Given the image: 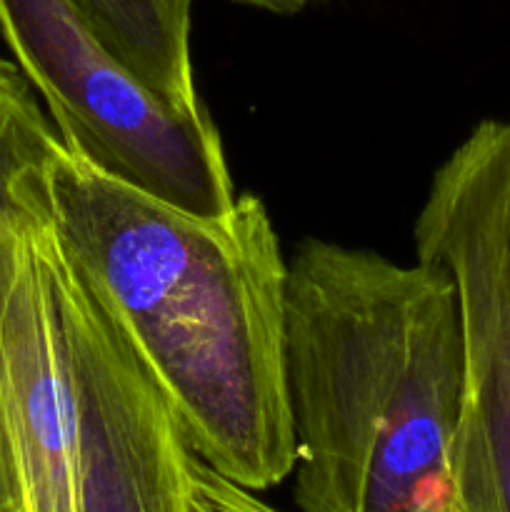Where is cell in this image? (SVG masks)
I'll return each instance as SVG.
<instances>
[{
  "label": "cell",
  "instance_id": "obj_1",
  "mask_svg": "<svg viewBox=\"0 0 510 512\" xmlns=\"http://www.w3.org/2000/svg\"><path fill=\"white\" fill-rule=\"evenodd\" d=\"M20 185L163 390L190 453L253 493L288 480V260L263 200L195 215L63 143Z\"/></svg>",
  "mask_w": 510,
  "mask_h": 512
},
{
  "label": "cell",
  "instance_id": "obj_2",
  "mask_svg": "<svg viewBox=\"0 0 510 512\" xmlns=\"http://www.w3.org/2000/svg\"><path fill=\"white\" fill-rule=\"evenodd\" d=\"M298 512H435L465 398L453 275L308 238L288 263Z\"/></svg>",
  "mask_w": 510,
  "mask_h": 512
},
{
  "label": "cell",
  "instance_id": "obj_3",
  "mask_svg": "<svg viewBox=\"0 0 510 512\" xmlns=\"http://www.w3.org/2000/svg\"><path fill=\"white\" fill-rule=\"evenodd\" d=\"M0 33L70 153L188 213L220 215L235 203L208 110L180 113L163 103L70 0H0Z\"/></svg>",
  "mask_w": 510,
  "mask_h": 512
},
{
  "label": "cell",
  "instance_id": "obj_4",
  "mask_svg": "<svg viewBox=\"0 0 510 512\" xmlns=\"http://www.w3.org/2000/svg\"><path fill=\"white\" fill-rule=\"evenodd\" d=\"M505 123L483 120L435 170L415 220L418 258L453 275L465 398L435 512H510V260Z\"/></svg>",
  "mask_w": 510,
  "mask_h": 512
},
{
  "label": "cell",
  "instance_id": "obj_5",
  "mask_svg": "<svg viewBox=\"0 0 510 512\" xmlns=\"http://www.w3.org/2000/svg\"><path fill=\"white\" fill-rule=\"evenodd\" d=\"M50 238L78 405L80 512H195L193 453L163 390Z\"/></svg>",
  "mask_w": 510,
  "mask_h": 512
},
{
  "label": "cell",
  "instance_id": "obj_6",
  "mask_svg": "<svg viewBox=\"0 0 510 512\" xmlns=\"http://www.w3.org/2000/svg\"><path fill=\"white\" fill-rule=\"evenodd\" d=\"M33 213L0 230V420L23 512H80L78 405L50 225Z\"/></svg>",
  "mask_w": 510,
  "mask_h": 512
},
{
  "label": "cell",
  "instance_id": "obj_7",
  "mask_svg": "<svg viewBox=\"0 0 510 512\" xmlns=\"http://www.w3.org/2000/svg\"><path fill=\"white\" fill-rule=\"evenodd\" d=\"M100 43L163 103L208 110L195 85L190 25L195 0H70Z\"/></svg>",
  "mask_w": 510,
  "mask_h": 512
},
{
  "label": "cell",
  "instance_id": "obj_8",
  "mask_svg": "<svg viewBox=\"0 0 510 512\" xmlns=\"http://www.w3.org/2000/svg\"><path fill=\"white\" fill-rule=\"evenodd\" d=\"M63 143L53 120L45 118L33 85L13 60L0 58V230L30 215L20 198L23 175L43 168Z\"/></svg>",
  "mask_w": 510,
  "mask_h": 512
},
{
  "label": "cell",
  "instance_id": "obj_9",
  "mask_svg": "<svg viewBox=\"0 0 510 512\" xmlns=\"http://www.w3.org/2000/svg\"><path fill=\"white\" fill-rule=\"evenodd\" d=\"M193 480L195 493L218 512H285L270 505L268 500L260 498L253 490H245L230 480L220 478L215 470L200 463L193 455Z\"/></svg>",
  "mask_w": 510,
  "mask_h": 512
},
{
  "label": "cell",
  "instance_id": "obj_10",
  "mask_svg": "<svg viewBox=\"0 0 510 512\" xmlns=\"http://www.w3.org/2000/svg\"><path fill=\"white\" fill-rule=\"evenodd\" d=\"M0 512H23L20 510L18 480H15V468L13 458H10L3 420H0Z\"/></svg>",
  "mask_w": 510,
  "mask_h": 512
},
{
  "label": "cell",
  "instance_id": "obj_11",
  "mask_svg": "<svg viewBox=\"0 0 510 512\" xmlns=\"http://www.w3.org/2000/svg\"><path fill=\"white\" fill-rule=\"evenodd\" d=\"M235 3L250 5V8L258 10H268V13L275 15H295L300 13V10L308 8L310 3H315V0H235Z\"/></svg>",
  "mask_w": 510,
  "mask_h": 512
},
{
  "label": "cell",
  "instance_id": "obj_12",
  "mask_svg": "<svg viewBox=\"0 0 510 512\" xmlns=\"http://www.w3.org/2000/svg\"><path fill=\"white\" fill-rule=\"evenodd\" d=\"M503 210H505V240H508V260H510V123H505V188H503Z\"/></svg>",
  "mask_w": 510,
  "mask_h": 512
},
{
  "label": "cell",
  "instance_id": "obj_13",
  "mask_svg": "<svg viewBox=\"0 0 510 512\" xmlns=\"http://www.w3.org/2000/svg\"><path fill=\"white\" fill-rule=\"evenodd\" d=\"M195 512H218V510H213V508H210V505L205 503V500L200 498L198 493H195Z\"/></svg>",
  "mask_w": 510,
  "mask_h": 512
}]
</instances>
